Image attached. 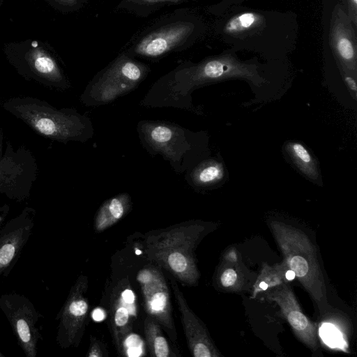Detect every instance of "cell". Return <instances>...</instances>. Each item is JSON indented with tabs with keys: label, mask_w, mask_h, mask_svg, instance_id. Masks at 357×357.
<instances>
[{
	"label": "cell",
	"mask_w": 357,
	"mask_h": 357,
	"mask_svg": "<svg viewBox=\"0 0 357 357\" xmlns=\"http://www.w3.org/2000/svg\"><path fill=\"white\" fill-rule=\"evenodd\" d=\"M289 270L288 266L284 260L281 263L273 266L264 263L253 283L251 298H256L262 291L288 282L286 274Z\"/></svg>",
	"instance_id": "cell-18"
},
{
	"label": "cell",
	"mask_w": 357,
	"mask_h": 357,
	"mask_svg": "<svg viewBox=\"0 0 357 357\" xmlns=\"http://www.w3.org/2000/svg\"><path fill=\"white\" fill-rule=\"evenodd\" d=\"M352 7L354 8V10L356 9V5H357V0H350Z\"/></svg>",
	"instance_id": "cell-28"
},
{
	"label": "cell",
	"mask_w": 357,
	"mask_h": 357,
	"mask_svg": "<svg viewBox=\"0 0 357 357\" xmlns=\"http://www.w3.org/2000/svg\"><path fill=\"white\" fill-rule=\"evenodd\" d=\"M259 20V16L254 13H244L231 19L225 26V31L230 33L243 31L254 26Z\"/></svg>",
	"instance_id": "cell-22"
},
{
	"label": "cell",
	"mask_w": 357,
	"mask_h": 357,
	"mask_svg": "<svg viewBox=\"0 0 357 357\" xmlns=\"http://www.w3.org/2000/svg\"><path fill=\"white\" fill-rule=\"evenodd\" d=\"M88 277L82 273L71 287L56 318V340L62 349L77 347L82 339L89 312Z\"/></svg>",
	"instance_id": "cell-9"
},
{
	"label": "cell",
	"mask_w": 357,
	"mask_h": 357,
	"mask_svg": "<svg viewBox=\"0 0 357 357\" xmlns=\"http://www.w3.org/2000/svg\"><path fill=\"white\" fill-rule=\"evenodd\" d=\"M224 176L222 165L215 161H206L195 167L190 174L192 184L206 187L220 181Z\"/></svg>",
	"instance_id": "cell-19"
},
{
	"label": "cell",
	"mask_w": 357,
	"mask_h": 357,
	"mask_svg": "<svg viewBox=\"0 0 357 357\" xmlns=\"http://www.w3.org/2000/svg\"><path fill=\"white\" fill-rule=\"evenodd\" d=\"M109 327L113 344L123 355L125 340L132 331L138 315L137 300L128 274H121L109 285Z\"/></svg>",
	"instance_id": "cell-7"
},
{
	"label": "cell",
	"mask_w": 357,
	"mask_h": 357,
	"mask_svg": "<svg viewBox=\"0 0 357 357\" xmlns=\"http://www.w3.org/2000/svg\"><path fill=\"white\" fill-rule=\"evenodd\" d=\"M270 227L289 269L322 313L328 307L326 289L314 245L304 231L295 227L272 221Z\"/></svg>",
	"instance_id": "cell-3"
},
{
	"label": "cell",
	"mask_w": 357,
	"mask_h": 357,
	"mask_svg": "<svg viewBox=\"0 0 357 357\" xmlns=\"http://www.w3.org/2000/svg\"><path fill=\"white\" fill-rule=\"evenodd\" d=\"M143 328L151 356L176 357L179 356L167 340L161 326L154 319L147 316L144 321Z\"/></svg>",
	"instance_id": "cell-17"
},
{
	"label": "cell",
	"mask_w": 357,
	"mask_h": 357,
	"mask_svg": "<svg viewBox=\"0 0 357 357\" xmlns=\"http://www.w3.org/2000/svg\"><path fill=\"white\" fill-rule=\"evenodd\" d=\"M192 29V24L184 22L169 24L144 37L135 52L146 57L162 56L184 42Z\"/></svg>",
	"instance_id": "cell-13"
},
{
	"label": "cell",
	"mask_w": 357,
	"mask_h": 357,
	"mask_svg": "<svg viewBox=\"0 0 357 357\" xmlns=\"http://www.w3.org/2000/svg\"><path fill=\"white\" fill-rule=\"evenodd\" d=\"M145 3H155L160 2H178L180 0H135Z\"/></svg>",
	"instance_id": "cell-25"
},
{
	"label": "cell",
	"mask_w": 357,
	"mask_h": 357,
	"mask_svg": "<svg viewBox=\"0 0 357 357\" xmlns=\"http://www.w3.org/2000/svg\"><path fill=\"white\" fill-rule=\"evenodd\" d=\"M63 3H66V4H73L75 3L76 0H58Z\"/></svg>",
	"instance_id": "cell-27"
},
{
	"label": "cell",
	"mask_w": 357,
	"mask_h": 357,
	"mask_svg": "<svg viewBox=\"0 0 357 357\" xmlns=\"http://www.w3.org/2000/svg\"><path fill=\"white\" fill-rule=\"evenodd\" d=\"M131 208V197L126 192L107 199L95 215L94 231L100 233L109 229L126 216Z\"/></svg>",
	"instance_id": "cell-16"
},
{
	"label": "cell",
	"mask_w": 357,
	"mask_h": 357,
	"mask_svg": "<svg viewBox=\"0 0 357 357\" xmlns=\"http://www.w3.org/2000/svg\"><path fill=\"white\" fill-rule=\"evenodd\" d=\"M287 150L301 171L311 178H317V170L314 161L303 144L298 142L289 143Z\"/></svg>",
	"instance_id": "cell-20"
},
{
	"label": "cell",
	"mask_w": 357,
	"mask_h": 357,
	"mask_svg": "<svg viewBox=\"0 0 357 357\" xmlns=\"http://www.w3.org/2000/svg\"><path fill=\"white\" fill-rule=\"evenodd\" d=\"M345 82L347 85V86L349 88L351 91H352L354 93L356 92V83L355 79L350 76H345L344 77Z\"/></svg>",
	"instance_id": "cell-24"
},
{
	"label": "cell",
	"mask_w": 357,
	"mask_h": 357,
	"mask_svg": "<svg viewBox=\"0 0 357 357\" xmlns=\"http://www.w3.org/2000/svg\"><path fill=\"white\" fill-rule=\"evenodd\" d=\"M25 58L29 69L38 81L56 88L67 87L66 80L56 61L43 48L31 50Z\"/></svg>",
	"instance_id": "cell-14"
},
{
	"label": "cell",
	"mask_w": 357,
	"mask_h": 357,
	"mask_svg": "<svg viewBox=\"0 0 357 357\" xmlns=\"http://www.w3.org/2000/svg\"><path fill=\"white\" fill-rule=\"evenodd\" d=\"M0 357H4V355L0 351Z\"/></svg>",
	"instance_id": "cell-30"
},
{
	"label": "cell",
	"mask_w": 357,
	"mask_h": 357,
	"mask_svg": "<svg viewBox=\"0 0 357 357\" xmlns=\"http://www.w3.org/2000/svg\"><path fill=\"white\" fill-rule=\"evenodd\" d=\"M265 296L279 306L296 336L309 348L317 350L319 348L317 326L303 312L287 282L265 291Z\"/></svg>",
	"instance_id": "cell-11"
},
{
	"label": "cell",
	"mask_w": 357,
	"mask_h": 357,
	"mask_svg": "<svg viewBox=\"0 0 357 357\" xmlns=\"http://www.w3.org/2000/svg\"><path fill=\"white\" fill-rule=\"evenodd\" d=\"M89 357H107L108 351L104 343L93 335H90V344L86 354Z\"/></svg>",
	"instance_id": "cell-23"
},
{
	"label": "cell",
	"mask_w": 357,
	"mask_h": 357,
	"mask_svg": "<svg viewBox=\"0 0 357 357\" xmlns=\"http://www.w3.org/2000/svg\"><path fill=\"white\" fill-rule=\"evenodd\" d=\"M2 139H3L2 133L0 130V155H1V149H2Z\"/></svg>",
	"instance_id": "cell-29"
},
{
	"label": "cell",
	"mask_w": 357,
	"mask_h": 357,
	"mask_svg": "<svg viewBox=\"0 0 357 357\" xmlns=\"http://www.w3.org/2000/svg\"><path fill=\"white\" fill-rule=\"evenodd\" d=\"M211 228L208 222L189 220L139 234L137 240L132 241L146 261L183 284L195 286L200 276L195 252Z\"/></svg>",
	"instance_id": "cell-1"
},
{
	"label": "cell",
	"mask_w": 357,
	"mask_h": 357,
	"mask_svg": "<svg viewBox=\"0 0 357 357\" xmlns=\"http://www.w3.org/2000/svg\"><path fill=\"white\" fill-rule=\"evenodd\" d=\"M0 309L8 321L17 342L26 357H36L40 340L38 327L40 314L25 296L6 293L0 296Z\"/></svg>",
	"instance_id": "cell-8"
},
{
	"label": "cell",
	"mask_w": 357,
	"mask_h": 357,
	"mask_svg": "<svg viewBox=\"0 0 357 357\" xmlns=\"http://www.w3.org/2000/svg\"><path fill=\"white\" fill-rule=\"evenodd\" d=\"M6 213H7V211L2 210L1 208L0 209V229L2 227V225H3V220H4Z\"/></svg>",
	"instance_id": "cell-26"
},
{
	"label": "cell",
	"mask_w": 357,
	"mask_h": 357,
	"mask_svg": "<svg viewBox=\"0 0 357 357\" xmlns=\"http://www.w3.org/2000/svg\"><path fill=\"white\" fill-rule=\"evenodd\" d=\"M135 280L147 316L158 322L170 341L176 344L177 332L172 315L171 292L162 269L148 262L138 269Z\"/></svg>",
	"instance_id": "cell-6"
},
{
	"label": "cell",
	"mask_w": 357,
	"mask_h": 357,
	"mask_svg": "<svg viewBox=\"0 0 357 357\" xmlns=\"http://www.w3.org/2000/svg\"><path fill=\"white\" fill-rule=\"evenodd\" d=\"M335 46L341 59L347 63H355L356 47L349 37L341 29H338L335 35Z\"/></svg>",
	"instance_id": "cell-21"
},
{
	"label": "cell",
	"mask_w": 357,
	"mask_h": 357,
	"mask_svg": "<svg viewBox=\"0 0 357 357\" xmlns=\"http://www.w3.org/2000/svg\"><path fill=\"white\" fill-rule=\"evenodd\" d=\"M142 144L152 154H160L177 172L188 170L197 161L195 141L197 136L178 125L142 121L137 126Z\"/></svg>",
	"instance_id": "cell-4"
},
{
	"label": "cell",
	"mask_w": 357,
	"mask_h": 357,
	"mask_svg": "<svg viewBox=\"0 0 357 357\" xmlns=\"http://www.w3.org/2000/svg\"><path fill=\"white\" fill-rule=\"evenodd\" d=\"M34 211L25 208L0 229V278L7 276L17 264L34 226Z\"/></svg>",
	"instance_id": "cell-10"
},
{
	"label": "cell",
	"mask_w": 357,
	"mask_h": 357,
	"mask_svg": "<svg viewBox=\"0 0 357 357\" xmlns=\"http://www.w3.org/2000/svg\"><path fill=\"white\" fill-rule=\"evenodd\" d=\"M3 107L34 131L53 140L84 142L93 135L91 120L73 109H57L33 97L11 98Z\"/></svg>",
	"instance_id": "cell-2"
},
{
	"label": "cell",
	"mask_w": 357,
	"mask_h": 357,
	"mask_svg": "<svg viewBox=\"0 0 357 357\" xmlns=\"http://www.w3.org/2000/svg\"><path fill=\"white\" fill-rule=\"evenodd\" d=\"M169 281L181 313V320L191 355L195 357H218L221 356L205 324L188 305L176 280L171 276Z\"/></svg>",
	"instance_id": "cell-12"
},
{
	"label": "cell",
	"mask_w": 357,
	"mask_h": 357,
	"mask_svg": "<svg viewBox=\"0 0 357 357\" xmlns=\"http://www.w3.org/2000/svg\"><path fill=\"white\" fill-rule=\"evenodd\" d=\"M147 73L144 65L119 57L88 85L81 100L89 106L110 102L136 88Z\"/></svg>",
	"instance_id": "cell-5"
},
{
	"label": "cell",
	"mask_w": 357,
	"mask_h": 357,
	"mask_svg": "<svg viewBox=\"0 0 357 357\" xmlns=\"http://www.w3.org/2000/svg\"><path fill=\"white\" fill-rule=\"evenodd\" d=\"M245 273L237 250L231 248L223 255L215 278V284L224 291H241L246 282Z\"/></svg>",
	"instance_id": "cell-15"
}]
</instances>
